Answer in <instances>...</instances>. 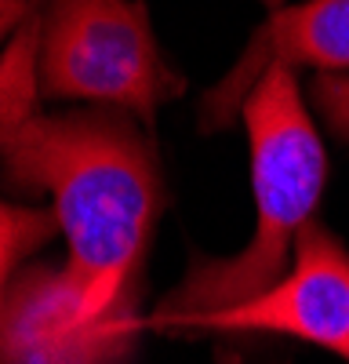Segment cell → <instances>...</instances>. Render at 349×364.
<instances>
[{
	"mask_svg": "<svg viewBox=\"0 0 349 364\" xmlns=\"http://www.w3.org/2000/svg\"><path fill=\"white\" fill-rule=\"evenodd\" d=\"M0 164L15 186L55 197L80 317H131L138 252L160 208L157 168L138 135L102 113L33 117L18 102H0Z\"/></svg>",
	"mask_w": 349,
	"mask_h": 364,
	"instance_id": "obj_1",
	"label": "cell"
},
{
	"mask_svg": "<svg viewBox=\"0 0 349 364\" xmlns=\"http://www.w3.org/2000/svg\"><path fill=\"white\" fill-rule=\"evenodd\" d=\"M244 124L251 139V190H255V237L226 262L204 259L174 288L150 328H204V321L244 306L280 281L287 248L309 226L328 178L324 142L302 106L291 66H270L244 99Z\"/></svg>",
	"mask_w": 349,
	"mask_h": 364,
	"instance_id": "obj_2",
	"label": "cell"
},
{
	"mask_svg": "<svg viewBox=\"0 0 349 364\" xmlns=\"http://www.w3.org/2000/svg\"><path fill=\"white\" fill-rule=\"evenodd\" d=\"M37 70L51 99H99L145 120L160 99L182 91L153 44L142 4L131 0H48Z\"/></svg>",
	"mask_w": 349,
	"mask_h": 364,
	"instance_id": "obj_3",
	"label": "cell"
},
{
	"mask_svg": "<svg viewBox=\"0 0 349 364\" xmlns=\"http://www.w3.org/2000/svg\"><path fill=\"white\" fill-rule=\"evenodd\" d=\"M200 331H218L222 343L287 336L349 364V252L320 223H309L295 240L287 277L244 306L208 317Z\"/></svg>",
	"mask_w": 349,
	"mask_h": 364,
	"instance_id": "obj_4",
	"label": "cell"
},
{
	"mask_svg": "<svg viewBox=\"0 0 349 364\" xmlns=\"http://www.w3.org/2000/svg\"><path fill=\"white\" fill-rule=\"evenodd\" d=\"M135 317L87 324L66 269L33 266L0 314V364H113L131 346Z\"/></svg>",
	"mask_w": 349,
	"mask_h": 364,
	"instance_id": "obj_5",
	"label": "cell"
},
{
	"mask_svg": "<svg viewBox=\"0 0 349 364\" xmlns=\"http://www.w3.org/2000/svg\"><path fill=\"white\" fill-rule=\"evenodd\" d=\"M349 66V0H309L280 8L255 29L240 63L204 99L200 124L215 132L226 128L244 109L248 91L270 66Z\"/></svg>",
	"mask_w": 349,
	"mask_h": 364,
	"instance_id": "obj_6",
	"label": "cell"
},
{
	"mask_svg": "<svg viewBox=\"0 0 349 364\" xmlns=\"http://www.w3.org/2000/svg\"><path fill=\"white\" fill-rule=\"evenodd\" d=\"M51 211L40 208H22V204H0V295H4L8 273L15 269V262L22 255H29L33 248H40L55 230ZM0 314H4V299H0Z\"/></svg>",
	"mask_w": 349,
	"mask_h": 364,
	"instance_id": "obj_7",
	"label": "cell"
},
{
	"mask_svg": "<svg viewBox=\"0 0 349 364\" xmlns=\"http://www.w3.org/2000/svg\"><path fill=\"white\" fill-rule=\"evenodd\" d=\"M313 99L338 139H349V73H320Z\"/></svg>",
	"mask_w": 349,
	"mask_h": 364,
	"instance_id": "obj_8",
	"label": "cell"
},
{
	"mask_svg": "<svg viewBox=\"0 0 349 364\" xmlns=\"http://www.w3.org/2000/svg\"><path fill=\"white\" fill-rule=\"evenodd\" d=\"M26 11V0H0V41L11 33V26L22 18Z\"/></svg>",
	"mask_w": 349,
	"mask_h": 364,
	"instance_id": "obj_9",
	"label": "cell"
}]
</instances>
